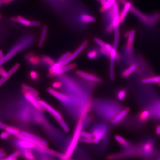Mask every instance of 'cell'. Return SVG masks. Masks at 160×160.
<instances>
[{"label":"cell","instance_id":"6da1fadb","mask_svg":"<svg viewBox=\"0 0 160 160\" xmlns=\"http://www.w3.org/2000/svg\"><path fill=\"white\" fill-rule=\"evenodd\" d=\"M91 108L92 105L90 103L88 102L82 109L77 124L75 129L74 133L64 153L68 157L71 158L77 147L78 143L79 142L80 139L81 138V132L83 130L84 128L83 124L84 120L88 116Z\"/></svg>","mask_w":160,"mask_h":160},{"label":"cell","instance_id":"7a4b0ae2","mask_svg":"<svg viewBox=\"0 0 160 160\" xmlns=\"http://www.w3.org/2000/svg\"><path fill=\"white\" fill-rule=\"evenodd\" d=\"M33 37H28L18 42L12 47L2 59H0V67L3 64L8 62L18 53L26 48L33 42Z\"/></svg>","mask_w":160,"mask_h":160},{"label":"cell","instance_id":"3957f363","mask_svg":"<svg viewBox=\"0 0 160 160\" xmlns=\"http://www.w3.org/2000/svg\"><path fill=\"white\" fill-rule=\"evenodd\" d=\"M108 132V127L104 124H97L93 126L91 133L93 137L94 143L98 144L107 135Z\"/></svg>","mask_w":160,"mask_h":160},{"label":"cell","instance_id":"277c9868","mask_svg":"<svg viewBox=\"0 0 160 160\" xmlns=\"http://www.w3.org/2000/svg\"><path fill=\"white\" fill-rule=\"evenodd\" d=\"M39 103H40V106H41L44 110H45L49 113L57 120V122L60 125V126L65 123V120H63L62 114L59 111L56 110L51 105L49 104L48 103L44 101L43 100L40 99Z\"/></svg>","mask_w":160,"mask_h":160},{"label":"cell","instance_id":"5b68a950","mask_svg":"<svg viewBox=\"0 0 160 160\" xmlns=\"http://www.w3.org/2000/svg\"><path fill=\"white\" fill-rule=\"evenodd\" d=\"M23 91L24 96L25 98L33 106V107H34V109L40 112H42V111H44L40 104V103H39L40 99L38 98V96H36L32 93L26 91H24V90H23Z\"/></svg>","mask_w":160,"mask_h":160},{"label":"cell","instance_id":"8992f818","mask_svg":"<svg viewBox=\"0 0 160 160\" xmlns=\"http://www.w3.org/2000/svg\"><path fill=\"white\" fill-rule=\"evenodd\" d=\"M47 91L49 94L63 103L68 104L72 102V100L70 97L64 93L59 92L53 88H49Z\"/></svg>","mask_w":160,"mask_h":160},{"label":"cell","instance_id":"52a82bcc","mask_svg":"<svg viewBox=\"0 0 160 160\" xmlns=\"http://www.w3.org/2000/svg\"><path fill=\"white\" fill-rule=\"evenodd\" d=\"M76 74L80 78L92 83H100L102 82L101 79L97 76L81 70L76 72Z\"/></svg>","mask_w":160,"mask_h":160},{"label":"cell","instance_id":"ba28073f","mask_svg":"<svg viewBox=\"0 0 160 160\" xmlns=\"http://www.w3.org/2000/svg\"><path fill=\"white\" fill-rule=\"evenodd\" d=\"M88 44V41L87 40L84 41L81 45L79 46L77 49L74 52L72 53L70 56L68 57V59H66L65 61L63 62L62 65V66H64L66 65L69 64L71 62H72L74 59H76L77 58L79 55L80 54L82 53V52L85 49L86 47L87 46Z\"/></svg>","mask_w":160,"mask_h":160},{"label":"cell","instance_id":"9c48e42d","mask_svg":"<svg viewBox=\"0 0 160 160\" xmlns=\"http://www.w3.org/2000/svg\"><path fill=\"white\" fill-rule=\"evenodd\" d=\"M76 65L74 64V63H71V64L69 63L68 65H64V66L60 67L57 71L54 73L49 77H52L63 74V73H65L67 72L70 71V70L74 69L76 67Z\"/></svg>","mask_w":160,"mask_h":160},{"label":"cell","instance_id":"30bf717a","mask_svg":"<svg viewBox=\"0 0 160 160\" xmlns=\"http://www.w3.org/2000/svg\"><path fill=\"white\" fill-rule=\"evenodd\" d=\"M18 139L16 141L15 144L20 149H30L32 150L34 149L36 147V145L33 143L22 139Z\"/></svg>","mask_w":160,"mask_h":160},{"label":"cell","instance_id":"8fae6325","mask_svg":"<svg viewBox=\"0 0 160 160\" xmlns=\"http://www.w3.org/2000/svg\"><path fill=\"white\" fill-rule=\"evenodd\" d=\"M40 59V63L48 69L50 68L56 62L52 58L48 56H43Z\"/></svg>","mask_w":160,"mask_h":160},{"label":"cell","instance_id":"7c38bea8","mask_svg":"<svg viewBox=\"0 0 160 160\" xmlns=\"http://www.w3.org/2000/svg\"><path fill=\"white\" fill-rule=\"evenodd\" d=\"M129 112V109H128V108H126V109L123 110V111H120L117 114V116L112 120L111 122H112V124L114 125H116L119 123L121 120H123L125 117H126Z\"/></svg>","mask_w":160,"mask_h":160},{"label":"cell","instance_id":"4fadbf2b","mask_svg":"<svg viewBox=\"0 0 160 160\" xmlns=\"http://www.w3.org/2000/svg\"><path fill=\"white\" fill-rule=\"evenodd\" d=\"M19 67L20 64H18V63L15 64V65L12 66L11 69L8 71V75L6 77H2V78L0 79V87H1L4 83L6 82L9 79V78L11 77L12 75L14 74L17 71V69L19 68Z\"/></svg>","mask_w":160,"mask_h":160},{"label":"cell","instance_id":"5bb4252c","mask_svg":"<svg viewBox=\"0 0 160 160\" xmlns=\"http://www.w3.org/2000/svg\"><path fill=\"white\" fill-rule=\"evenodd\" d=\"M114 139L122 147L125 148V149H128L131 147L130 143L121 136L116 135L114 137Z\"/></svg>","mask_w":160,"mask_h":160},{"label":"cell","instance_id":"9a60e30c","mask_svg":"<svg viewBox=\"0 0 160 160\" xmlns=\"http://www.w3.org/2000/svg\"><path fill=\"white\" fill-rule=\"evenodd\" d=\"M26 58L29 63L34 66H37L40 63V58L34 54H28Z\"/></svg>","mask_w":160,"mask_h":160},{"label":"cell","instance_id":"2e32d148","mask_svg":"<svg viewBox=\"0 0 160 160\" xmlns=\"http://www.w3.org/2000/svg\"><path fill=\"white\" fill-rule=\"evenodd\" d=\"M132 7V3L131 2H127L126 4L125 5L124 7L122 12L120 14L119 19H120V22L122 23L124 21L126 17L127 14L129 10H130Z\"/></svg>","mask_w":160,"mask_h":160},{"label":"cell","instance_id":"e0dca14e","mask_svg":"<svg viewBox=\"0 0 160 160\" xmlns=\"http://www.w3.org/2000/svg\"><path fill=\"white\" fill-rule=\"evenodd\" d=\"M135 34V31L134 30H132L131 31L129 37L128 38L127 44L126 45V51L129 54L131 53L132 50V45L133 41L134 40V38Z\"/></svg>","mask_w":160,"mask_h":160},{"label":"cell","instance_id":"ac0fdd59","mask_svg":"<svg viewBox=\"0 0 160 160\" xmlns=\"http://www.w3.org/2000/svg\"><path fill=\"white\" fill-rule=\"evenodd\" d=\"M22 156L27 160H36L35 155L32 153V149H23L21 151Z\"/></svg>","mask_w":160,"mask_h":160},{"label":"cell","instance_id":"d6986e66","mask_svg":"<svg viewBox=\"0 0 160 160\" xmlns=\"http://www.w3.org/2000/svg\"><path fill=\"white\" fill-rule=\"evenodd\" d=\"M142 82L144 84H154V83H160V75L158 76L153 77L146 78L143 79Z\"/></svg>","mask_w":160,"mask_h":160},{"label":"cell","instance_id":"ffe728a7","mask_svg":"<svg viewBox=\"0 0 160 160\" xmlns=\"http://www.w3.org/2000/svg\"><path fill=\"white\" fill-rule=\"evenodd\" d=\"M47 32V27L46 26H44L42 28V31H41V36L39 43H38V47H41L43 46L44 43L46 39Z\"/></svg>","mask_w":160,"mask_h":160},{"label":"cell","instance_id":"44dd1931","mask_svg":"<svg viewBox=\"0 0 160 160\" xmlns=\"http://www.w3.org/2000/svg\"><path fill=\"white\" fill-rule=\"evenodd\" d=\"M5 131L9 133V134L15 136L16 137H17L21 133L19 129L14 126H8L5 129Z\"/></svg>","mask_w":160,"mask_h":160},{"label":"cell","instance_id":"7402d4cb","mask_svg":"<svg viewBox=\"0 0 160 160\" xmlns=\"http://www.w3.org/2000/svg\"><path fill=\"white\" fill-rule=\"evenodd\" d=\"M100 50L96 49H94L89 50L87 53V57L89 59H97L98 57H99L100 54Z\"/></svg>","mask_w":160,"mask_h":160},{"label":"cell","instance_id":"603a6c76","mask_svg":"<svg viewBox=\"0 0 160 160\" xmlns=\"http://www.w3.org/2000/svg\"><path fill=\"white\" fill-rule=\"evenodd\" d=\"M80 20L84 23L94 22L96 21L95 17L89 14H82L80 17Z\"/></svg>","mask_w":160,"mask_h":160},{"label":"cell","instance_id":"cb8c5ba5","mask_svg":"<svg viewBox=\"0 0 160 160\" xmlns=\"http://www.w3.org/2000/svg\"><path fill=\"white\" fill-rule=\"evenodd\" d=\"M21 87L23 90H24V91H26V92H30V93H32V94H34V95L36 96H38V95H39V92L36 89L33 88V87H31V86H28L26 84H22Z\"/></svg>","mask_w":160,"mask_h":160},{"label":"cell","instance_id":"d4e9b609","mask_svg":"<svg viewBox=\"0 0 160 160\" xmlns=\"http://www.w3.org/2000/svg\"><path fill=\"white\" fill-rule=\"evenodd\" d=\"M11 20L13 21L16 22L20 23L26 26H30V25H31V21H30L21 16H18L17 17H12L11 19Z\"/></svg>","mask_w":160,"mask_h":160},{"label":"cell","instance_id":"484cf974","mask_svg":"<svg viewBox=\"0 0 160 160\" xmlns=\"http://www.w3.org/2000/svg\"><path fill=\"white\" fill-rule=\"evenodd\" d=\"M116 2V0H107L106 2L102 5V6L101 9V12H106L108 9H110L112 7L113 4Z\"/></svg>","mask_w":160,"mask_h":160},{"label":"cell","instance_id":"4316f807","mask_svg":"<svg viewBox=\"0 0 160 160\" xmlns=\"http://www.w3.org/2000/svg\"><path fill=\"white\" fill-rule=\"evenodd\" d=\"M136 66L135 65H133L129 66L128 68H127L122 72V76L123 78H127L132 73L134 72L136 70Z\"/></svg>","mask_w":160,"mask_h":160},{"label":"cell","instance_id":"83f0119b","mask_svg":"<svg viewBox=\"0 0 160 160\" xmlns=\"http://www.w3.org/2000/svg\"><path fill=\"white\" fill-rule=\"evenodd\" d=\"M126 96V91L125 89H120L117 93V98L119 101L123 100L125 98Z\"/></svg>","mask_w":160,"mask_h":160},{"label":"cell","instance_id":"f1b7e54d","mask_svg":"<svg viewBox=\"0 0 160 160\" xmlns=\"http://www.w3.org/2000/svg\"><path fill=\"white\" fill-rule=\"evenodd\" d=\"M71 54V53L70 52L65 53V54H63V55H62L61 56V57L58 59V61H57L56 62L60 64V65H61V66H62V63H63V62L65 61L66 59H68V57Z\"/></svg>","mask_w":160,"mask_h":160},{"label":"cell","instance_id":"f546056e","mask_svg":"<svg viewBox=\"0 0 160 160\" xmlns=\"http://www.w3.org/2000/svg\"><path fill=\"white\" fill-rule=\"evenodd\" d=\"M21 155V151L20 150H17L13 152L12 154H10V155L8 156V157H7V158L9 160L16 159H17Z\"/></svg>","mask_w":160,"mask_h":160},{"label":"cell","instance_id":"4dcf8cb0","mask_svg":"<svg viewBox=\"0 0 160 160\" xmlns=\"http://www.w3.org/2000/svg\"><path fill=\"white\" fill-rule=\"evenodd\" d=\"M29 76L31 79L34 81H37L39 78V74L35 70H31L29 73Z\"/></svg>","mask_w":160,"mask_h":160},{"label":"cell","instance_id":"1f68e13d","mask_svg":"<svg viewBox=\"0 0 160 160\" xmlns=\"http://www.w3.org/2000/svg\"><path fill=\"white\" fill-rule=\"evenodd\" d=\"M149 113L148 111H143L141 113L140 115H139V117H140V120L142 121H145V120H147L148 117H149Z\"/></svg>","mask_w":160,"mask_h":160},{"label":"cell","instance_id":"d6a6232c","mask_svg":"<svg viewBox=\"0 0 160 160\" xmlns=\"http://www.w3.org/2000/svg\"><path fill=\"white\" fill-rule=\"evenodd\" d=\"M79 142L89 144L94 143L93 138H83L81 137L80 139Z\"/></svg>","mask_w":160,"mask_h":160},{"label":"cell","instance_id":"836d02e7","mask_svg":"<svg viewBox=\"0 0 160 160\" xmlns=\"http://www.w3.org/2000/svg\"><path fill=\"white\" fill-rule=\"evenodd\" d=\"M92 120H93V117L92 115H89V116L88 115L85 118L84 121V124H83L84 128L85 126H87L88 125H89L91 123Z\"/></svg>","mask_w":160,"mask_h":160},{"label":"cell","instance_id":"e575fe53","mask_svg":"<svg viewBox=\"0 0 160 160\" xmlns=\"http://www.w3.org/2000/svg\"><path fill=\"white\" fill-rule=\"evenodd\" d=\"M40 156L38 157V160H53V157L45 154L40 153Z\"/></svg>","mask_w":160,"mask_h":160},{"label":"cell","instance_id":"d590c367","mask_svg":"<svg viewBox=\"0 0 160 160\" xmlns=\"http://www.w3.org/2000/svg\"><path fill=\"white\" fill-rule=\"evenodd\" d=\"M100 52L102 55L106 57H110V53L104 47H101L99 49Z\"/></svg>","mask_w":160,"mask_h":160},{"label":"cell","instance_id":"8d00e7d4","mask_svg":"<svg viewBox=\"0 0 160 160\" xmlns=\"http://www.w3.org/2000/svg\"><path fill=\"white\" fill-rule=\"evenodd\" d=\"M52 87L54 89H60L63 87V84L61 82L56 81L53 83Z\"/></svg>","mask_w":160,"mask_h":160},{"label":"cell","instance_id":"74e56055","mask_svg":"<svg viewBox=\"0 0 160 160\" xmlns=\"http://www.w3.org/2000/svg\"><path fill=\"white\" fill-rule=\"evenodd\" d=\"M81 137L83 138H93L91 133L82 130L81 133Z\"/></svg>","mask_w":160,"mask_h":160},{"label":"cell","instance_id":"f35d334b","mask_svg":"<svg viewBox=\"0 0 160 160\" xmlns=\"http://www.w3.org/2000/svg\"><path fill=\"white\" fill-rule=\"evenodd\" d=\"M94 41L97 44V45L101 47H105V45H106V43L105 42H104L103 40H101L99 38H97V37H96V38L94 39Z\"/></svg>","mask_w":160,"mask_h":160},{"label":"cell","instance_id":"ab89813d","mask_svg":"<svg viewBox=\"0 0 160 160\" xmlns=\"http://www.w3.org/2000/svg\"><path fill=\"white\" fill-rule=\"evenodd\" d=\"M9 133L5 130L0 134V138L2 139H6L9 138Z\"/></svg>","mask_w":160,"mask_h":160},{"label":"cell","instance_id":"60d3db41","mask_svg":"<svg viewBox=\"0 0 160 160\" xmlns=\"http://www.w3.org/2000/svg\"><path fill=\"white\" fill-rule=\"evenodd\" d=\"M8 71H6L5 68H2V67H0V75L2 77H5L8 75Z\"/></svg>","mask_w":160,"mask_h":160},{"label":"cell","instance_id":"b9f144b4","mask_svg":"<svg viewBox=\"0 0 160 160\" xmlns=\"http://www.w3.org/2000/svg\"><path fill=\"white\" fill-rule=\"evenodd\" d=\"M8 126V125H7L6 124L4 123V122H2V121H0V129H1L5 130V129H6V128H7V127Z\"/></svg>","mask_w":160,"mask_h":160},{"label":"cell","instance_id":"7bdbcfd3","mask_svg":"<svg viewBox=\"0 0 160 160\" xmlns=\"http://www.w3.org/2000/svg\"><path fill=\"white\" fill-rule=\"evenodd\" d=\"M40 23L37 21H31V25L30 26L34 27H38L40 26Z\"/></svg>","mask_w":160,"mask_h":160},{"label":"cell","instance_id":"ee69618b","mask_svg":"<svg viewBox=\"0 0 160 160\" xmlns=\"http://www.w3.org/2000/svg\"><path fill=\"white\" fill-rule=\"evenodd\" d=\"M6 153L4 152L3 150H0V158H3L6 157Z\"/></svg>","mask_w":160,"mask_h":160},{"label":"cell","instance_id":"f6af8a7d","mask_svg":"<svg viewBox=\"0 0 160 160\" xmlns=\"http://www.w3.org/2000/svg\"><path fill=\"white\" fill-rule=\"evenodd\" d=\"M156 133L158 135H160V125H158L156 128Z\"/></svg>","mask_w":160,"mask_h":160},{"label":"cell","instance_id":"bcb514c9","mask_svg":"<svg viewBox=\"0 0 160 160\" xmlns=\"http://www.w3.org/2000/svg\"><path fill=\"white\" fill-rule=\"evenodd\" d=\"M130 34V32H127V33L124 34L125 37H126V38H128V37H129Z\"/></svg>","mask_w":160,"mask_h":160},{"label":"cell","instance_id":"7dc6e473","mask_svg":"<svg viewBox=\"0 0 160 160\" xmlns=\"http://www.w3.org/2000/svg\"><path fill=\"white\" fill-rule=\"evenodd\" d=\"M4 55L3 54L2 51V50H0V59H2L4 57Z\"/></svg>","mask_w":160,"mask_h":160},{"label":"cell","instance_id":"c3c4849f","mask_svg":"<svg viewBox=\"0 0 160 160\" xmlns=\"http://www.w3.org/2000/svg\"><path fill=\"white\" fill-rule=\"evenodd\" d=\"M5 2L6 0H0V6H2L4 3H5Z\"/></svg>","mask_w":160,"mask_h":160},{"label":"cell","instance_id":"681fc988","mask_svg":"<svg viewBox=\"0 0 160 160\" xmlns=\"http://www.w3.org/2000/svg\"><path fill=\"white\" fill-rule=\"evenodd\" d=\"M120 1L124 5L127 2L126 1H125V0H120Z\"/></svg>","mask_w":160,"mask_h":160},{"label":"cell","instance_id":"f907efd6","mask_svg":"<svg viewBox=\"0 0 160 160\" xmlns=\"http://www.w3.org/2000/svg\"><path fill=\"white\" fill-rule=\"evenodd\" d=\"M107 0H101L100 2H101L102 5H103L106 2Z\"/></svg>","mask_w":160,"mask_h":160},{"label":"cell","instance_id":"816d5d0a","mask_svg":"<svg viewBox=\"0 0 160 160\" xmlns=\"http://www.w3.org/2000/svg\"><path fill=\"white\" fill-rule=\"evenodd\" d=\"M13 1H14V0H6L5 3H6V4H8V3L11 2Z\"/></svg>","mask_w":160,"mask_h":160},{"label":"cell","instance_id":"f5cc1de1","mask_svg":"<svg viewBox=\"0 0 160 160\" xmlns=\"http://www.w3.org/2000/svg\"><path fill=\"white\" fill-rule=\"evenodd\" d=\"M159 86H160V83H159Z\"/></svg>","mask_w":160,"mask_h":160},{"label":"cell","instance_id":"db71d44e","mask_svg":"<svg viewBox=\"0 0 160 160\" xmlns=\"http://www.w3.org/2000/svg\"><path fill=\"white\" fill-rule=\"evenodd\" d=\"M97 1H100L101 0H97Z\"/></svg>","mask_w":160,"mask_h":160},{"label":"cell","instance_id":"11a10c76","mask_svg":"<svg viewBox=\"0 0 160 160\" xmlns=\"http://www.w3.org/2000/svg\"><path fill=\"white\" fill-rule=\"evenodd\" d=\"M59 160H61V159H59Z\"/></svg>","mask_w":160,"mask_h":160},{"label":"cell","instance_id":"9f6ffc18","mask_svg":"<svg viewBox=\"0 0 160 160\" xmlns=\"http://www.w3.org/2000/svg\"><path fill=\"white\" fill-rule=\"evenodd\" d=\"M0 18H1V16H0Z\"/></svg>","mask_w":160,"mask_h":160},{"label":"cell","instance_id":"6f0895ef","mask_svg":"<svg viewBox=\"0 0 160 160\" xmlns=\"http://www.w3.org/2000/svg\"><path fill=\"white\" fill-rule=\"evenodd\" d=\"M159 160H160V159Z\"/></svg>","mask_w":160,"mask_h":160}]
</instances>
